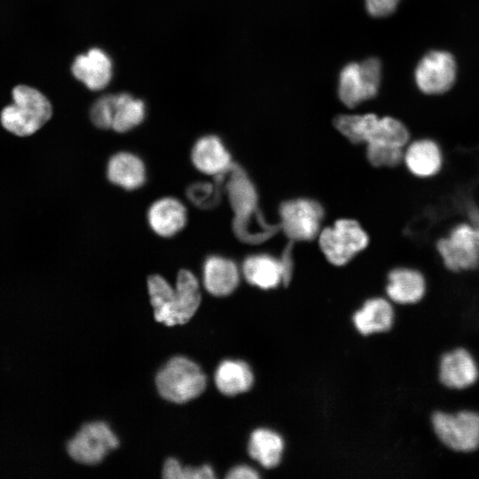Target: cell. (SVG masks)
Masks as SVG:
<instances>
[{
  "label": "cell",
  "instance_id": "obj_1",
  "mask_svg": "<svg viewBox=\"0 0 479 479\" xmlns=\"http://www.w3.org/2000/svg\"><path fill=\"white\" fill-rule=\"evenodd\" d=\"M334 126L351 143L366 145V157L373 166L395 168L403 162L410 132L398 119L375 114H342L334 119Z\"/></svg>",
  "mask_w": 479,
  "mask_h": 479
},
{
  "label": "cell",
  "instance_id": "obj_2",
  "mask_svg": "<svg viewBox=\"0 0 479 479\" xmlns=\"http://www.w3.org/2000/svg\"><path fill=\"white\" fill-rule=\"evenodd\" d=\"M226 190L234 212L233 230L241 240L258 243L275 233L279 226L260 214L255 188L240 167L232 165L227 173Z\"/></svg>",
  "mask_w": 479,
  "mask_h": 479
},
{
  "label": "cell",
  "instance_id": "obj_3",
  "mask_svg": "<svg viewBox=\"0 0 479 479\" xmlns=\"http://www.w3.org/2000/svg\"><path fill=\"white\" fill-rule=\"evenodd\" d=\"M12 102L3 108L1 123L17 137H28L38 131L51 117L52 106L38 90L17 85L12 90Z\"/></svg>",
  "mask_w": 479,
  "mask_h": 479
},
{
  "label": "cell",
  "instance_id": "obj_4",
  "mask_svg": "<svg viewBox=\"0 0 479 479\" xmlns=\"http://www.w3.org/2000/svg\"><path fill=\"white\" fill-rule=\"evenodd\" d=\"M206 383L207 379L200 367L182 356L169 359L155 376L159 395L177 404L199 397L205 390Z\"/></svg>",
  "mask_w": 479,
  "mask_h": 479
},
{
  "label": "cell",
  "instance_id": "obj_5",
  "mask_svg": "<svg viewBox=\"0 0 479 479\" xmlns=\"http://www.w3.org/2000/svg\"><path fill=\"white\" fill-rule=\"evenodd\" d=\"M436 250L444 266L453 272L479 267V226L469 220L454 224L437 239Z\"/></svg>",
  "mask_w": 479,
  "mask_h": 479
},
{
  "label": "cell",
  "instance_id": "obj_6",
  "mask_svg": "<svg viewBox=\"0 0 479 479\" xmlns=\"http://www.w3.org/2000/svg\"><path fill=\"white\" fill-rule=\"evenodd\" d=\"M369 243V236L354 219H340L319 234V245L326 259L334 265L348 263Z\"/></svg>",
  "mask_w": 479,
  "mask_h": 479
},
{
  "label": "cell",
  "instance_id": "obj_7",
  "mask_svg": "<svg viewBox=\"0 0 479 479\" xmlns=\"http://www.w3.org/2000/svg\"><path fill=\"white\" fill-rule=\"evenodd\" d=\"M381 70V62L376 58L346 65L339 79L338 95L342 102L348 107H355L373 98L379 89Z\"/></svg>",
  "mask_w": 479,
  "mask_h": 479
},
{
  "label": "cell",
  "instance_id": "obj_8",
  "mask_svg": "<svg viewBox=\"0 0 479 479\" xmlns=\"http://www.w3.org/2000/svg\"><path fill=\"white\" fill-rule=\"evenodd\" d=\"M434 431L448 448L472 452L479 447V413L462 411L455 414L436 412L432 416Z\"/></svg>",
  "mask_w": 479,
  "mask_h": 479
},
{
  "label": "cell",
  "instance_id": "obj_9",
  "mask_svg": "<svg viewBox=\"0 0 479 479\" xmlns=\"http://www.w3.org/2000/svg\"><path fill=\"white\" fill-rule=\"evenodd\" d=\"M119 445V441L104 421L84 423L67 443L66 449L75 461L86 465L100 462L106 453Z\"/></svg>",
  "mask_w": 479,
  "mask_h": 479
},
{
  "label": "cell",
  "instance_id": "obj_10",
  "mask_svg": "<svg viewBox=\"0 0 479 479\" xmlns=\"http://www.w3.org/2000/svg\"><path fill=\"white\" fill-rule=\"evenodd\" d=\"M280 225L293 240H310L319 232L324 216L319 203L309 199L284 202L279 208Z\"/></svg>",
  "mask_w": 479,
  "mask_h": 479
},
{
  "label": "cell",
  "instance_id": "obj_11",
  "mask_svg": "<svg viewBox=\"0 0 479 479\" xmlns=\"http://www.w3.org/2000/svg\"><path fill=\"white\" fill-rule=\"evenodd\" d=\"M456 77V63L452 55L444 51L426 54L415 69V82L426 94H441L449 90Z\"/></svg>",
  "mask_w": 479,
  "mask_h": 479
},
{
  "label": "cell",
  "instance_id": "obj_12",
  "mask_svg": "<svg viewBox=\"0 0 479 479\" xmlns=\"http://www.w3.org/2000/svg\"><path fill=\"white\" fill-rule=\"evenodd\" d=\"M200 303V293L197 278L188 270L179 271L163 324L172 326L186 323L194 315Z\"/></svg>",
  "mask_w": 479,
  "mask_h": 479
},
{
  "label": "cell",
  "instance_id": "obj_13",
  "mask_svg": "<svg viewBox=\"0 0 479 479\" xmlns=\"http://www.w3.org/2000/svg\"><path fill=\"white\" fill-rule=\"evenodd\" d=\"M444 153L437 142L431 138H418L404 148L403 163L416 178L430 179L437 176L444 167Z\"/></svg>",
  "mask_w": 479,
  "mask_h": 479
},
{
  "label": "cell",
  "instance_id": "obj_14",
  "mask_svg": "<svg viewBox=\"0 0 479 479\" xmlns=\"http://www.w3.org/2000/svg\"><path fill=\"white\" fill-rule=\"evenodd\" d=\"M150 229L159 237L171 238L181 232L187 222V210L175 197H161L153 201L146 213Z\"/></svg>",
  "mask_w": 479,
  "mask_h": 479
},
{
  "label": "cell",
  "instance_id": "obj_15",
  "mask_svg": "<svg viewBox=\"0 0 479 479\" xmlns=\"http://www.w3.org/2000/svg\"><path fill=\"white\" fill-rule=\"evenodd\" d=\"M71 71L89 90H100L111 81L113 64L105 51L99 48H91L75 59Z\"/></svg>",
  "mask_w": 479,
  "mask_h": 479
},
{
  "label": "cell",
  "instance_id": "obj_16",
  "mask_svg": "<svg viewBox=\"0 0 479 479\" xmlns=\"http://www.w3.org/2000/svg\"><path fill=\"white\" fill-rule=\"evenodd\" d=\"M191 159L199 171L215 177L225 176L233 165L221 139L213 135L201 137L195 142Z\"/></svg>",
  "mask_w": 479,
  "mask_h": 479
},
{
  "label": "cell",
  "instance_id": "obj_17",
  "mask_svg": "<svg viewBox=\"0 0 479 479\" xmlns=\"http://www.w3.org/2000/svg\"><path fill=\"white\" fill-rule=\"evenodd\" d=\"M426 293V279L417 269L397 266L387 276L386 294L388 297L400 304H412L422 299Z\"/></svg>",
  "mask_w": 479,
  "mask_h": 479
},
{
  "label": "cell",
  "instance_id": "obj_18",
  "mask_svg": "<svg viewBox=\"0 0 479 479\" xmlns=\"http://www.w3.org/2000/svg\"><path fill=\"white\" fill-rule=\"evenodd\" d=\"M106 177L110 183L120 188L134 191L145 185L146 168L137 154L121 151L109 158L106 164Z\"/></svg>",
  "mask_w": 479,
  "mask_h": 479
},
{
  "label": "cell",
  "instance_id": "obj_19",
  "mask_svg": "<svg viewBox=\"0 0 479 479\" xmlns=\"http://www.w3.org/2000/svg\"><path fill=\"white\" fill-rule=\"evenodd\" d=\"M478 375L475 359L464 349H456L441 358L439 378L448 388L461 389L469 387L476 381Z\"/></svg>",
  "mask_w": 479,
  "mask_h": 479
},
{
  "label": "cell",
  "instance_id": "obj_20",
  "mask_svg": "<svg viewBox=\"0 0 479 479\" xmlns=\"http://www.w3.org/2000/svg\"><path fill=\"white\" fill-rule=\"evenodd\" d=\"M202 278L204 287L208 293L216 296H225L238 287L240 272L232 260L212 255L203 264Z\"/></svg>",
  "mask_w": 479,
  "mask_h": 479
},
{
  "label": "cell",
  "instance_id": "obj_21",
  "mask_svg": "<svg viewBox=\"0 0 479 479\" xmlns=\"http://www.w3.org/2000/svg\"><path fill=\"white\" fill-rule=\"evenodd\" d=\"M242 272L252 285L263 289L274 288L284 284V270L281 260L269 255H254L243 263Z\"/></svg>",
  "mask_w": 479,
  "mask_h": 479
},
{
  "label": "cell",
  "instance_id": "obj_22",
  "mask_svg": "<svg viewBox=\"0 0 479 479\" xmlns=\"http://www.w3.org/2000/svg\"><path fill=\"white\" fill-rule=\"evenodd\" d=\"M393 320L391 304L381 297L367 300L353 316L357 330L364 335L388 331Z\"/></svg>",
  "mask_w": 479,
  "mask_h": 479
},
{
  "label": "cell",
  "instance_id": "obj_23",
  "mask_svg": "<svg viewBox=\"0 0 479 479\" xmlns=\"http://www.w3.org/2000/svg\"><path fill=\"white\" fill-rule=\"evenodd\" d=\"M215 382L221 393L235 396L252 387L254 375L247 363L240 360H224L216 371Z\"/></svg>",
  "mask_w": 479,
  "mask_h": 479
},
{
  "label": "cell",
  "instance_id": "obj_24",
  "mask_svg": "<svg viewBox=\"0 0 479 479\" xmlns=\"http://www.w3.org/2000/svg\"><path fill=\"white\" fill-rule=\"evenodd\" d=\"M283 450L282 437L272 430L258 428L250 436L248 453L266 468H272L279 464Z\"/></svg>",
  "mask_w": 479,
  "mask_h": 479
},
{
  "label": "cell",
  "instance_id": "obj_25",
  "mask_svg": "<svg viewBox=\"0 0 479 479\" xmlns=\"http://www.w3.org/2000/svg\"><path fill=\"white\" fill-rule=\"evenodd\" d=\"M114 96L112 129L118 133H124L141 124L145 116V103L129 93H118Z\"/></svg>",
  "mask_w": 479,
  "mask_h": 479
},
{
  "label": "cell",
  "instance_id": "obj_26",
  "mask_svg": "<svg viewBox=\"0 0 479 479\" xmlns=\"http://www.w3.org/2000/svg\"><path fill=\"white\" fill-rule=\"evenodd\" d=\"M162 477L166 479H212L216 475L208 465L200 467H183L175 458H168L164 461Z\"/></svg>",
  "mask_w": 479,
  "mask_h": 479
},
{
  "label": "cell",
  "instance_id": "obj_27",
  "mask_svg": "<svg viewBox=\"0 0 479 479\" xmlns=\"http://www.w3.org/2000/svg\"><path fill=\"white\" fill-rule=\"evenodd\" d=\"M223 180L216 179V185L208 182L192 184L186 190L189 200L200 208H213L220 199L219 185Z\"/></svg>",
  "mask_w": 479,
  "mask_h": 479
},
{
  "label": "cell",
  "instance_id": "obj_28",
  "mask_svg": "<svg viewBox=\"0 0 479 479\" xmlns=\"http://www.w3.org/2000/svg\"><path fill=\"white\" fill-rule=\"evenodd\" d=\"M114 96L106 95L94 102L90 111L92 123L98 129H112Z\"/></svg>",
  "mask_w": 479,
  "mask_h": 479
},
{
  "label": "cell",
  "instance_id": "obj_29",
  "mask_svg": "<svg viewBox=\"0 0 479 479\" xmlns=\"http://www.w3.org/2000/svg\"><path fill=\"white\" fill-rule=\"evenodd\" d=\"M399 0H365L368 12L373 17H385L397 8Z\"/></svg>",
  "mask_w": 479,
  "mask_h": 479
},
{
  "label": "cell",
  "instance_id": "obj_30",
  "mask_svg": "<svg viewBox=\"0 0 479 479\" xmlns=\"http://www.w3.org/2000/svg\"><path fill=\"white\" fill-rule=\"evenodd\" d=\"M259 477L257 472L250 467L240 465L231 469L226 475L229 479H256Z\"/></svg>",
  "mask_w": 479,
  "mask_h": 479
},
{
  "label": "cell",
  "instance_id": "obj_31",
  "mask_svg": "<svg viewBox=\"0 0 479 479\" xmlns=\"http://www.w3.org/2000/svg\"><path fill=\"white\" fill-rule=\"evenodd\" d=\"M292 249L288 246L286 247L281 257V263L284 270V284L287 285L291 279L292 275Z\"/></svg>",
  "mask_w": 479,
  "mask_h": 479
}]
</instances>
